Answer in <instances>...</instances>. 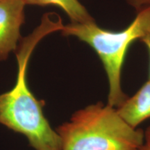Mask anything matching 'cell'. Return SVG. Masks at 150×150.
<instances>
[{
    "label": "cell",
    "instance_id": "cell-1",
    "mask_svg": "<svg viewBox=\"0 0 150 150\" xmlns=\"http://www.w3.org/2000/svg\"><path fill=\"white\" fill-rule=\"evenodd\" d=\"M64 24L59 15H44L40 25L22 40L16 52L18 75L15 86L0 95V124L24 135L35 150H62L61 140L43 113L45 102L30 91L27 80L28 64L33 50L50 33L61 31Z\"/></svg>",
    "mask_w": 150,
    "mask_h": 150
},
{
    "label": "cell",
    "instance_id": "cell-2",
    "mask_svg": "<svg viewBox=\"0 0 150 150\" xmlns=\"http://www.w3.org/2000/svg\"><path fill=\"white\" fill-rule=\"evenodd\" d=\"M62 150H139L144 131L129 125L117 108L98 102L72 114L56 129Z\"/></svg>",
    "mask_w": 150,
    "mask_h": 150
},
{
    "label": "cell",
    "instance_id": "cell-3",
    "mask_svg": "<svg viewBox=\"0 0 150 150\" xmlns=\"http://www.w3.org/2000/svg\"><path fill=\"white\" fill-rule=\"evenodd\" d=\"M64 36H74L86 42L96 52L108 78L107 104L118 108L128 96L121 85L122 70L127 50L131 43L150 33V6L138 12L134 20L121 31H110L99 27L95 21L64 25Z\"/></svg>",
    "mask_w": 150,
    "mask_h": 150
},
{
    "label": "cell",
    "instance_id": "cell-4",
    "mask_svg": "<svg viewBox=\"0 0 150 150\" xmlns=\"http://www.w3.org/2000/svg\"><path fill=\"white\" fill-rule=\"evenodd\" d=\"M25 5L24 0H0V61L18 49Z\"/></svg>",
    "mask_w": 150,
    "mask_h": 150
},
{
    "label": "cell",
    "instance_id": "cell-5",
    "mask_svg": "<svg viewBox=\"0 0 150 150\" xmlns=\"http://www.w3.org/2000/svg\"><path fill=\"white\" fill-rule=\"evenodd\" d=\"M118 113L134 128L150 118V81L140 88L133 96L128 97L120 106Z\"/></svg>",
    "mask_w": 150,
    "mask_h": 150
},
{
    "label": "cell",
    "instance_id": "cell-6",
    "mask_svg": "<svg viewBox=\"0 0 150 150\" xmlns=\"http://www.w3.org/2000/svg\"><path fill=\"white\" fill-rule=\"evenodd\" d=\"M26 5L55 6L67 15L71 22L86 23L95 21L88 11L79 0H24Z\"/></svg>",
    "mask_w": 150,
    "mask_h": 150
},
{
    "label": "cell",
    "instance_id": "cell-7",
    "mask_svg": "<svg viewBox=\"0 0 150 150\" xmlns=\"http://www.w3.org/2000/svg\"><path fill=\"white\" fill-rule=\"evenodd\" d=\"M126 1L137 12L150 6V0H126Z\"/></svg>",
    "mask_w": 150,
    "mask_h": 150
},
{
    "label": "cell",
    "instance_id": "cell-8",
    "mask_svg": "<svg viewBox=\"0 0 150 150\" xmlns=\"http://www.w3.org/2000/svg\"><path fill=\"white\" fill-rule=\"evenodd\" d=\"M140 41L143 43L144 45L147 47L148 52H149V79L150 81V33H148L144 37H142L141 39H140Z\"/></svg>",
    "mask_w": 150,
    "mask_h": 150
},
{
    "label": "cell",
    "instance_id": "cell-9",
    "mask_svg": "<svg viewBox=\"0 0 150 150\" xmlns=\"http://www.w3.org/2000/svg\"><path fill=\"white\" fill-rule=\"evenodd\" d=\"M144 139L145 143L150 145V126L144 131Z\"/></svg>",
    "mask_w": 150,
    "mask_h": 150
},
{
    "label": "cell",
    "instance_id": "cell-10",
    "mask_svg": "<svg viewBox=\"0 0 150 150\" xmlns=\"http://www.w3.org/2000/svg\"><path fill=\"white\" fill-rule=\"evenodd\" d=\"M139 150H150V145H147V144L144 143L143 145L141 146Z\"/></svg>",
    "mask_w": 150,
    "mask_h": 150
}]
</instances>
